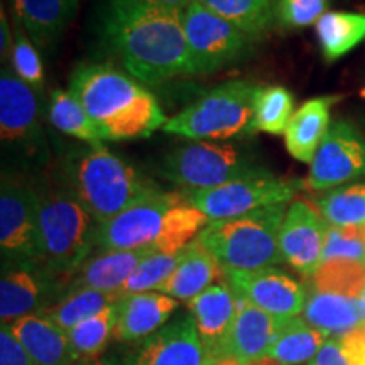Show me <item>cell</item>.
Wrapping results in <instances>:
<instances>
[{
    "label": "cell",
    "mask_w": 365,
    "mask_h": 365,
    "mask_svg": "<svg viewBox=\"0 0 365 365\" xmlns=\"http://www.w3.org/2000/svg\"><path fill=\"white\" fill-rule=\"evenodd\" d=\"M294 97L279 85L257 86L254 95L255 129L271 135L284 134L293 118Z\"/></svg>",
    "instance_id": "obj_34"
},
{
    "label": "cell",
    "mask_w": 365,
    "mask_h": 365,
    "mask_svg": "<svg viewBox=\"0 0 365 365\" xmlns=\"http://www.w3.org/2000/svg\"><path fill=\"white\" fill-rule=\"evenodd\" d=\"M215 365H244V364H237V362H234V360H220V362H217ZM245 365H279V364H276L274 362L272 359H264V360H261V362H254V364H245Z\"/></svg>",
    "instance_id": "obj_45"
},
{
    "label": "cell",
    "mask_w": 365,
    "mask_h": 365,
    "mask_svg": "<svg viewBox=\"0 0 365 365\" xmlns=\"http://www.w3.org/2000/svg\"><path fill=\"white\" fill-rule=\"evenodd\" d=\"M267 171L247 149L212 140H193L161 159L158 175L185 190H210L255 173Z\"/></svg>",
    "instance_id": "obj_8"
},
{
    "label": "cell",
    "mask_w": 365,
    "mask_h": 365,
    "mask_svg": "<svg viewBox=\"0 0 365 365\" xmlns=\"http://www.w3.org/2000/svg\"><path fill=\"white\" fill-rule=\"evenodd\" d=\"M210 11L234 22L242 31L261 39L276 22L277 0H200Z\"/></svg>",
    "instance_id": "obj_30"
},
{
    "label": "cell",
    "mask_w": 365,
    "mask_h": 365,
    "mask_svg": "<svg viewBox=\"0 0 365 365\" xmlns=\"http://www.w3.org/2000/svg\"><path fill=\"white\" fill-rule=\"evenodd\" d=\"M340 97H317L304 102L294 112L284 132L287 153L296 161L312 164L319 144L330 129V110Z\"/></svg>",
    "instance_id": "obj_24"
},
{
    "label": "cell",
    "mask_w": 365,
    "mask_h": 365,
    "mask_svg": "<svg viewBox=\"0 0 365 365\" xmlns=\"http://www.w3.org/2000/svg\"><path fill=\"white\" fill-rule=\"evenodd\" d=\"M339 340L350 365H365V323L345 333Z\"/></svg>",
    "instance_id": "obj_41"
},
{
    "label": "cell",
    "mask_w": 365,
    "mask_h": 365,
    "mask_svg": "<svg viewBox=\"0 0 365 365\" xmlns=\"http://www.w3.org/2000/svg\"><path fill=\"white\" fill-rule=\"evenodd\" d=\"M98 27L105 46L140 83L191 75L182 12L158 0H103Z\"/></svg>",
    "instance_id": "obj_1"
},
{
    "label": "cell",
    "mask_w": 365,
    "mask_h": 365,
    "mask_svg": "<svg viewBox=\"0 0 365 365\" xmlns=\"http://www.w3.org/2000/svg\"><path fill=\"white\" fill-rule=\"evenodd\" d=\"M287 203L274 205L247 215L208 222L198 240L223 271H255L282 262L279 232Z\"/></svg>",
    "instance_id": "obj_5"
},
{
    "label": "cell",
    "mask_w": 365,
    "mask_h": 365,
    "mask_svg": "<svg viewBox=\"0 0 365 365\" xmlns=\"http://www.w3.org/2000/svg\"><path fill=\"white\" fill-rule=\"evenodd\" d=\"M14 46H12V68L14 73L31 88L41 91L44 86L43 59L39 56L38 46L31 41L19 22L14 21Z\"/></svg>",
    "instance_id": "obj_37"
},
{
    "label": "cell",
    "mask_w": 365,
    "mask_h": 365,
    "mask_svg": "<svg viewBox=\"0 0 365 365\" xmlns=\"http://www.w3.org/2000/svg\"><path fill=\"white\" fill-rule=\"evenodd\" d=\"M48 118L53 127L63 134L75 137L86 144L103 143L98 127L91 120L83 105L76 100L70 91L54 90L49 97Z\"/></svg>",
    "instance_id": "obj_31"
},
{
    "label": "cell",
    "mask_w": 365,
    "mask_h": 365,
    "mask_svg": "<svg viewBox=\"0 0 365 365\" xmlns=\"http://www.w3.org/2000/svg\"><path fill=\"white\" fill-rule=\"evenodd\" d=\"M208 218L186 202L185 195L158 190L97 225L95 247L135 250L154 247L176 254L188 247L208 225Z\"/></svg>",
    "instance_id": "obj_3"
},
{
    "label": "cell",
    "mask_w": 365,
    "mask_h": 365,
    "mask_svg": "<svg viewBox=\"0 0 365 365\" xmlns=\"http://www.w3.org/2000/svg\"><path fill=\"white\" fill-rule=\"evenodd\" d=\"M0 250L2 264H44L39 190L12 173L0 186Z\"/></svg>",
    "instance_id": "obj_10"
},
{
    "label": "cell",
    "mask_w": 365,
    "mask_h": 365,
    "mask_svg": "<svg viewBox=\"0 0 365 365\" xmlns=\"http://www.w3.org/2000/svg\"><path fill=\"white\" fill-rule=\"evenodd\" d=\"M120 299V298H118ZM118 299L68 331L73 354L78 362H91L115 339Z\"/></svg>",
    "instance_id": "obj_29"
},
{
    "label": "cell",
    "mask_w": 365,
    "mask_h": 365,
    "mask_svg": "<svg viewBox=\"0 0 365 365\" xmlns=\"http://www.w3.org/2000/svg\"><path fill=\"white\" fill-rule=\"evenodd\" d=\"M257 85L245 80L225 81L185 110L168 118L166 134L191 140H232L254 135V95Z\"/></svg>",
    "instance_id": "obj_7"
},
{
    "label": "cell",
    "mask_w": 365,
    "mask_h": 365,
    "mask_svg": "<svg viewBox=\"0 0 365 365\" xmlns=\"http://www.w3.org/2000/svg\"><path fill=\"white\" fill-rule=\"evenodd\" d=\"M191 75H210L247 58L254 38L196 0L182 12Z\"/></svg>",
    "instance_id": "obj_11"
},
{
    "label": "cell",
    "mask_w": 365,
    "mask_h": 365,
    "mask_svg": "<svg viewBox=\"0 0 365 365\" xmlns=\"http://www.w3.org/2000/svg\"><path fill=\"white\" fill-rule=\"evenodd\" d=\"M307 181L289 180L271 171L237 178L210 190H186L185 198L191 207L203 213L210 222L228 220L257 212V210L289 203Z\"/></svg>",
    "instance_id": "obj_9"
},
{
    "label": "cell",
    "mask_w": 365,
    "mask_h": 365,
    "mask_svg": "<svg viewBox=\"0 0 365 365\" xmlns=\"http://www.w3.org/2000/svg\"><path fill=\"white\" fill-rule=\"evenodd\" d=\"M0 135L4 149L26 164L48 161V139L41 125L39 103L34 90L14 73H0Z\"/></svg>",
    "instance_id": "obj_12"
},
{
    "label": "cell",
    "mask_w": 365,
    "mask_h": 365,
    "mask_svg": "<svg viewBox=\"0 0 365 365\" xmlns=\"http://www.w3.org/2000/svg\"><path fill=\"white\" fill-rule=\"evenodd\" d=\"M304 319L327 336H344L365 323L362 299L314 289L303 309Z\"/></svg>",
    "instance_id": "obj_26"
},
{
    "label": "cell",
    "mask_w": 365,
    "mask_h": 365,
    "mask_svg": "<svg viewBox=\"0 0 365 365\" xmlns=\"http://www.w3.org/2000/svg\"><path fill=\"white\" fill-rule=\"evenodd\" d=\"M58 181L83 203L97 225L159 190L102 143L68 149L59 163Z\"/></svg>",
    "instance_id": "obj_4"
},
{
    "label": "cell",
    "mask_w": 365,
    "mask_h": 365,
    "mask_svg": "<svg viewBox=\"0 0 365 365\" xmlns=\"http://www.w3.org/2000/svg\"><path fill=\"white\" fill-rule=\"evenodd\" d=\"M327 340L325 333L309 325L307 319H284L267 357L279 365L309 364Z\"/></svg>",
    "instance_id": "obj_28"
},
{
    "label": "cell",
    "mask_w": 365,
    "mask_h": 365,
    "mask_svg": "<svg viewBox=\"0 0 365 365\" xmlns=\"http://www.w3.org/2000/svg\"><path fill=\"white\" fill-rule=\"evenodd\" d=\"M308 365H350L339 339H328Z\"/></svg>",
    "instance_id": "obj_42"
},
{
    "label": "cell",
    "mask_w": 365,
    "mask_h": 365,
    "mask_svg": "<svg viewBox=\"0 0 365 365\" xmlns=\"http://www.w3.org/2000/svg\"><path fill=\"white\" fill-rule=\"evenodd\" d=\"M232 291L277 319L296 318L307 307V289L276 267L255 271H225Z\"/></svg>",
    "instance_id": "obj_15"
},
{
    "label": "cell",
    "mask_w": 365,
    "mask_h": 365,
    "mask_svg": "<svg viewBox=\"0 0 365 365\" xmlns=\"http://www.w3.org/2000/svg\"><path fill=\"white\" fill-rule=\"evenodd\" d=\"M9 4L14 21L43 49L58 43L78 11V0H9Z\"/></svg>",
    "instance_id": "obj_22"
},
{
    "label": "cell",
    "mask_w": 365,
    "mask_h": 365,
    "mask_svg": "<svg viewBox=\"0 0 365 365\" xmlns=\"http://www.w3.org/2000/svg\"><path fill=\"white\" fill-rule=\"evenodd\" d=\"M27 350L34 365H75L68 331L41 313L27 314L7 325Z\"/></svg>",
    "instance_id": "obj_21"
},
{
    "label": "cell",
    "mask_w": 365,
    "mask_h": 365,
    "mask_svg": "<svg viewBox=\"0 0 365 365\" xmlns=\"http://www.w3.org/2000/svg\"><path fill=\"white\" fill-rule=\"evenodd\" d=\"M237 314L234 325L220 350V360H234L237 364H254L267 359L269 350L279 333L284 319L254 307L247 299L237 296Z\"/></svg>",
    "instance_id": "obj_18"
},
{
    "label": "cell",
    "mask_w": 365,
    "mask_h": 365,
    "mask_svg": "<svg viewBox=\"0 0 365 365\" xmlns=\"http://www.w3.org/2000/svg\"><path fill=\"white\" fill-rule=\"evenodd\" d=\"M0 365H34L27 350L7 325H2L0 330Z\"/></svg>",
    "instance_id": "obj_40"
},
{
    "label": "cell",
    "mask_w": 365,
    "mask_h": 365,
    "mask_svg": "<svg viewBox=\"0 0 365 365\" xmlns=\"http://www.w3.org/2000/svg\"><path fill=\"white\" fill-rule=\"evenodd\" d=\"M314 29L323 58L335 63L365 41V14L328 11Z\"/></svg>",
    "instance_id": "obj_27"
},
{
    "label": "cell",
    "mask_w": 365,
    "mask_h": 365,
    "mask_svg": "<svg viewBox=\"0 0 365 365\" xmlns=\"http://www.w3.org/2000/svg\"><path fill=\"white\" fill-rule=\"evenodd\" d=\"M330 259L365 262V227H328L323 261Z\"/></svg>",
    "instance_id": "obj_39"
},
{
    "label": "cell",
    "mask_w": 365,
    "mask_h": 365,
    "mask_svg": "<svg viewBox=\"0 0 365 365\" xmlns=\"http://www.w3.org/2000/svg\"><path fill=\"white\" fill-rule=\"evenodd\" d=\"M86 365H105L103 362H98V360H91V362H88Z\"/></svg>",
    "instance_id": "obj_46"
},
{
    "label": "cell",
    "mask_w": 365,
    "mask_h": 365,
    "mask_svg": "<svg viewBox=\"0 0 365 365\" xmlns=\"http://www.w3.org/2000/svg\"><path fill=\"white\" fill-rule=\"evenodd\" d=\"M176 308L175 298L158 291L122 296L118 299L115 340L122 344H140L166 327Z\"/></svg>",
    "instance_id": "obj_19"
},
{
    "label": "cell",
    "mask_w": 365,
    "mask_h": 365,
    "mask_svg": "<svg viewBox=\"0 0 365 365\" xmlns=\"http://www.w3.org/2000/svg\"><path fill=\"white\" fill-rule=\"evenodd\" d=\"M314 289L362 299L365 294V262L352 259L323 261L314 274Z\"/></svg>",
    "instance_id": "obj_35"
},
{
    "label": "cell",
    "mask_w": 365,
    "mask_h": 365,
    "mask_svg": "<svg viewBox=\"0 0 365 365\" xmlns=\"http://www.w3.org/2000/svg\"><path fill=\"white\" fill-rule=\"evenodd\" d=\"M70 277L53 272L46 264H2L0 319L11 325L22 317L44 312L65 296Z\"/></svg>",
    "instance_id": "obj_13"
},
{
    "label": "cell",
    "mask_w": 365,
    "mask_h": 365,
    "mask_svg": "<svg viewBox=\"0 0 365 365\" xmlns=\"http://www.w3.org/2000/svg\"><path fill=\"white\" fill-rule=\"evenodd\" d=\"M188 309L195 319L200 339L218 362L220 350L237 314L235 293L227 284H213L188 301Z\"/></svg>",
    "instance_id": "obj_20"
},
{
    "label": "cell",
    "mask_w": 365,
    "mask_h": 365,
    "mask_svg": "<svg viewBox=\"0 0 365 365\" xmlns=\"http://www.w3.org/2000/svg\"><path fill=\"white\" fill-rule=\"evenodd\" d=\"M314 207L330 227H365V182L330 190Z\"/></svg>",
    "instance_id": "obj_33"
},
{
    "label": "cell",
    "mask_w": 365,
    "mask_h": 365,
    "mask_svg": "<svg viewBox=\"0 0 365 365\" xmlns=\"http://www.w3.org/2000/svg\"><path fill=\"white\" fill-rule=\"evenodd\" d=\"M158 2L163 4V6H166V7L175 9V11L185 12L190 6H193L196 0H158Z\"/></svg>",
    "instance_id": "obj_44"
},
{
    "label": "cell",
    "mask_w": 365,
    "mask_h": 365,
    "mask_svg": "<svg viewBox=\"0 0 365 365\" xmlns=\"http://www.w3.org/2000/svg\"><path fill=\"white\" fill-rule=\"evenodd\" d=\"M330 0H277L276 22L282 29L294 31L313 26L328 12Z\"/></svg>",
    "instance_id": "obj_38"
},
{
    "label": "cell",
    "mask_w": 365,
    "mask_h": 365,
    "mask_svg": "<svg viewBox=\"0 0 365 365\" xmlns=\"http://www.w3.org/2000/svg\"><path fill=\"white\" fill-rule=\"evenodd\" d=\"M185 249L176 254L156 252L150 254L149 257H145L144 261L137 266L135 271L132 272V276L127 279L125 284L122 286L118 298L129 294L156 291L158 287L175 272V269L181 261Z\"/></svg>",
    "instance_id": "obj_36"
},
{
    "label": "cell",
    "mask_w": 365,
    "mask_h": 365,
    "mask_svg": "<svg viewBox=\"0 0 365 365\" xmlns=\"http://www.w3.org/2000/svg\"><path fill=\"white\" fill-rule=\"evenodd\" d=\"M328 227L314 205L294 200L286 210L279 232L282 261L303 277L314 276L323 262Z\"/></svg>",
    "instance_id": "obj_17"
},
{
    "label": "cell",
    "mask_w": 365,
    "mask_h": 365,
    "mask_svg": "<svg viewBox=\"0 0 365 365\" xmlns=\"http://www.w3.org/2000/svg\"><path fill=\"white\" fill-rule=\"evenodd\" d=\"M39 222L44 264L71 279L95 247L97 222L59 181L39 190Z\"/></svg>",
    "instance_id": "obj_6"
},
{
    "label": "cell",
    "mask_w": 365,
    "mask_h": 365,
    "mask_svg": "<svg viewBox=\"0 0 365 365\" xmlns=\"http://www.w3.org/2000/svg\"><path fill=\"white\" fill-rule=\"evenodd\" d=\"M222 269L217 259L198 240H193L182 252L175 272L156 291L175 299L191 301L225 276Z\"/></svg>",
    "instance_id": "obj_25"
},
{
    "label": "cell",
    "mask_w": 365,
    "mask_h": 365,
    "mask_svg": "<svg viewBox=\"0 0 365 365\" xmlns=\"http://www.w3.org/2000/svg\"><path fill=\"white\" fill-rule=\"evenodd\" d=\"M68 91L88 112L103 143L145 139L168 122L156 97L140 81L102 63L76 66Z\"/></svg>",
    "instance_id": "obj_2"
},
{
    "label": "cell",
    "mask_w": 365,
    "mask_h": 365,
    "mask_svg": "<svg viewBox=\"0 0 365 365\" xmlns=\"http://www.w3.org/2000/svg\"><path fill=\"white\" fill-rule=\"evenodd\" d=\"M156 254L154 247H144L135 250H102V254L88 257L83 266L71 277V287H90L102 293H120L122 286L132 276L137 266Z\"/></svg>",
    "instance_id": "obj_23"
},
{
    "label": "cell",
    "mask_w": 365,
    "mask_h": 365,
    "mask_svg": "<svg viewBox=\"0 0 365 365\" xmlns=\"http://www.w3.org/2000/svg\"><path fill=\"white\" fill-rule=\"evenodd\" d=\"M118 296L90 289V287H73L61 299L46 308L41 314L53 319L63 330L70 331L86 318L93 317L108 304L117 301Z\"/></svg>",
    "instance_id": "obj_32"
},
{
    "label": "cell",
    "mask_w": 365,
    "mask_h": 365,
    "mask_svg": "<svg viewBox=\"0 0 365 365\" xmlns=\"http://www.w3.org/2000/svg\"><path fill=\"white\" fill-rule=\"evenodd\" d=\"M365 178V137L352 122L335 120L314 154L307 188L327 191Z\"/></svg>",
    "instance_id": "obj_14"
},
{
    "label": "cell",
    "mask_w": 365,
    "mask_h": 365,
    "mask_svg": "<svg viewBox=\"0 0 365 365\" xmlns=\"http://www.w3.org/2000/svg\"><path fill=\"white\" fill-rule=\"evenodd\" d=\"M217 360L196 331L191 314L176 318L150 335L117 365H215Z\"/></svg>",
    "instance_id": "obj_16"
},
{
    "label": "cell",
    "mask_w": 365,
    "mask_h": 365,
    "mask_svg": "<svg viewBox=\"0 0 365 365\" xmlns=\"http://www.w3.org/2000/svg\"><path fill=\"white\" fill-rule=\"evenodd\" d=\"M12 46L14 31L11 29V22L7 19L6 7L2 6V11H0V56H2L4 63H6V58L12 54Z\"/></svg>",
    "instance_id": "obj_43"
}]
</instances>
